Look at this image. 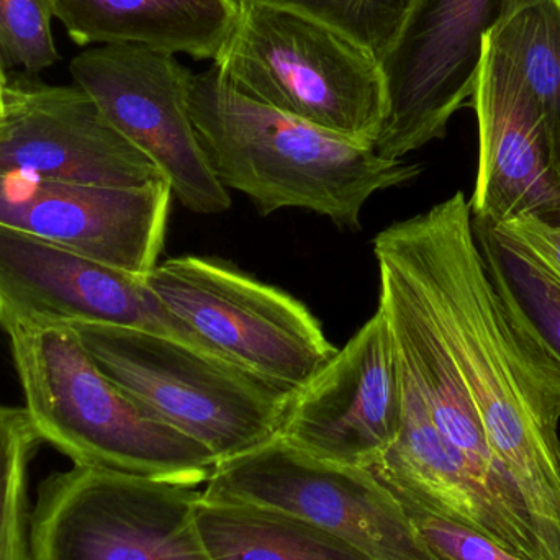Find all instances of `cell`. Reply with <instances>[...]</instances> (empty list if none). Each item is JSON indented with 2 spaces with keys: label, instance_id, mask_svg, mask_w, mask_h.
Segmentation results:
<instances>
[{
  "label": "cell",
  "instance_id": "cell-23",
  "mask_svg": "<svg viewBox=\"0 0 560 560\" xmlns=\"http://www.w3.org/2000/svg\"><path fill=\"white\" fill-rule=\"evenodd\" d=\"M322 23L384 61L407 19L411 0H249Z\"/></svg>",
  "mask_w": 560,
  "mask_h": 560
},
{
  "label": "cell",
  "instance_id": "cell-28",
  "mask_svg": "<svg viewBox=\"0 0 560 560\" xmlns=\"http://www.w3.org/2000/svg\"><path fill=\"white\" fill-rule=\"evenodd\" d=\"M3 118H5V110H0V127H2Z\"/></svg>",
  "mask_w": 560,
  "mask_h": 560
},
{
  "label": "cell",
  "instance_id": "cell-5",
  "mask_svg": "<svg viewBox=\"0 0 560 560\" xmlns=\"http://www.w3.org/2000/svg\"><path fill=\"white\" fill-rule=\"evenodd\" d=\"M69 328L108 378L207 447L217 464L279 436L293 392L166 336L108 325Z\"/></svg>",
  "mask_w": 560,
  "mask_h": 560
},
{
  "label": "cell",
  "instance_id": "cell-27",
  "mask_svg": "<svg viewBox=\"0 0 560 560\" xmlns=\"http://www.w3.org/2000/svg\"><path fill=\"white\" fill-rule=\"evenodd\" d=\"M10 79L7 75L5 66L0 61V110H5L7 92H9Z\"/></svg>",
  "mask_w": 560,
  "mask_h": 560
},
{
  "label": "cell",
  "instance_id": "cell-3",
  "mask_svg": "<svg viewBox=\"0 0 560 560\" xmlns=\"http://www.w3.org/2000/svg\"><path fill=\"white\" fill-rule=\"evenodd\" d=\"M42 443L74 466L179 486H206L217 467L207 447L171 428L101 371L69 326L7 332Z\"/></svg>",
  "mask_w": 560,
  "mask_h": 560
},
{
  "label": "cell",
  "instance_id": "cell-15",
  "mask_svg": "<svg viewBox=\"0 0 560 560\" xmlns=\"http://www.w3.org/2000/svg\"><path fill=\"white\" fill-rule=\"evenodd\" d=\"M470 105L479 124L472 217L493 225L536 217L560 226V173L541 110L515 66L487 39Z\"/></svg>",
  "mask_w": 560,
  "mask_h": 560
},
{
  "label": "cell",
  "instance_id": "cell-18",
  "mask_svg": "<svg viewBox=\"0 0 560 560\" xmlns=\"http://www.w3.org/2000/svg\"><path fill=\"white\" fill-rule=\"evenodd\" d=\"M79 46L140 45L215 61L240 16L238 0H55Z\"/></svg>",
  "mask_w": 560,
  "mask_h": 560
},
{
  "label": "cell",
  "instance_id": "cell-2",
  "mask_svg": "<svg viewBox=\"0 0 560 560\" xmlns=\"http://www.w3.org/2000/svg\"><path fill=\"white\" fill-rule=\"evenodd\" d=\"M190 117L203 153L226 190L245 194L261 215L302 209L342 232L362 229L374 194L405 186L423 167L388 161L303 124L240 92L215 66L192 75Z\"/></svg>",
  "mask_w": 560,
  "mask_h": 560
},
{
  "label": "cell",
  "instance_id": "cell-25",
  "mask_svg": "<svg viewBox=\"0 0 560 560\" xmlns=\"http://www.w3.org/2000/svg\"><path fill=\"white\" fill-rule=\"evenodd\" d=\"M397 499L418 536L438 560H525L467 526L434 515L405 497L397 495Z\"/></svg>",
  "mask_w": 560,
  "mask_h": 560
},
{
  "label": "cell",
  "instance_id": "cell-19",
  "mask_svg": "<svg viewBox=\"0 0 560 560\" xmlns=\"http://www.w3.org/2000/svg\"><path fill=\"white\" fill-rule=\"evenodd\" d=\"M196 526L210 560H369L303 520L246 503L200 495Z\"/></svg>",
  "mask_w": 560,
  "mask_h": 560
},
{
  "label": "cell",
  "instance_id": "cell-20",
  "mask_svg": "<svg viewBox=\"0 0 560 560\" xmlns=\"http://www.w3.org/2000/svg\"><path fill=\"white\" fill-rule=\"evenodd\" d=\"M486 39L515 66L539 105L560 173V0H503Z\"/></svg>",
  "mask_w": 560,
  "mask_h": 560
},
{
  "label": "cell",
  "instance_id": "cell-17",
  "mask_svg": "<svg viewBox=\"0 0 560 560\" xmlns=\"http://www.w3.org/2000/svg\"><path fill=\"white\" fill-rule=\"evenodd\" d=\"M401 421L390 450L368 467L392 492L467 526L525 560H555L535 526L502 505L440 433L401 369Z\"/></svg>",
  "mask_w": 560,
  "mask_h": 560
},
{
  "label": "cell",
  "instance_id": "cell-21",
  "mask_svg": "<svg viewBox=\"0 0 560 560\" xmlns=\"http://www.w3.org/2000/svg\"><path fill=\"white\" fill-rule=\"evenodd\" d=\"M474 236L487 271L512 296L560 359V282L532 253L487 220L472 217Z\"/></svg>",
  "mask_w": 560,
  "mask_h": 560
},
{
  "label": "cell",
  "instance_id": "cell-24",
  "mask_svg": "<svg viewBox=\"0 0 560 560\" xmlns=\"http://www.w3.org/2000/svg\"><path fill=\"white\" fill-rule=\"evenodd\" d=\"M55 0H0V61L5 69L45 71L58 62Z\"/></svg>",
  "mask_w": 560,
  "mask_h": 560
},
{
  "label": "cell",
  "instance_id": "cell-4",
  "mask_svg": "<svg viewBox=\"0 0 560 560\" xmlns=\"http://www.w3.org/2000/svg\"><path fill=\"white\" fill-rule=\"evenodd\" d=\"M238 2V22L213 66L248 97L326 133L374 148L388 114L382 62L306 16Z\"/></svg>",
  "mask_w": 560,
  "mask_h": 560
},
{
  "label": "cell",
  "instance_id": "cell-8",
  "mask_svg": "<svg viewBox=\"0 0 560 560\" xmlns=\"http://www.w3.org/2000/svg\"><path fill=\"white\" fill-rule=\"evenodd\" d=\"M202 495L295 516L369 560H438L371 470L319 459L280 436L217 464Z\"/></svg>",
  "mask_w": 560,
  "mask_h": 560
},
{
  "label": "cell",
  "instance_id": "cell-10",
  "mask_svg": "<svg viewBox=\"0 0 560 560\" xmlns=\"http://www.w3.org/2000/svg\"><path fill=\"white\" fill-rule=\"evenodd\" d=\"M503 0H411L382 61L388 114L374 151L401 161L443 140L451 118L472 104L483 43Z\"/></svg>",
  "mask_w": 560,
  "mask_h": 560
},
{
  "label": "cell",
  "instance_id": "cell-6",
  "mask_svg": "<svg viewBox=\"0 0 560 560\" xmlns=\"http://www.w3.org/2000/svg\"><path fill=\"white\" fill-rule=\"evenodd\" d=\"M147 283L220 358L283 390H300L338 351L305 303L232 262L179 256Z\"/></svg>",
  "mask_w": 560,
  "mask_h": 560
},
{
  "label": "cell",
  "instance_id": "cell-1",
  "mask_svg": "<svg viewBox=\"0 0 560 560\" xmlns=\"http://www.w3.org/2000/svg\"><path fill=\"white\" fill-rule=\"evenodd\" d=\"M372 246L417 283L492 453L560 560V359L487 271L466 194L392 223Z\"/></svg>",
  "mask_w": 560,
  "mask_h": 560
},
{
  "label": "cell",
  "instance_id": "cell-12",
  "mask_svg": "<svg viewBox=\"0 0 560 560\" xmlns=\"http://www.w3.org/2000/svg\"><path fill=\"white\" fill-rule=\"evenodd\" d=\"M401 421V371L381 308L293 392L279 436L303 453L371 467L395 443Z\"/></svg>",
  "mask_w": 560,
  "mask_h": 560
},
{
  "label": "cell",
  "instance_id": "cell-14",
  "mask_svg": "<svg viewBox=\"0 0 560 560\" xmlns=\"http://www.w3.org/2000/svg\"><path fill=\"white\" fill-rule=\"evenodd\" d=\"M0 176L102 187L163 179L78 85L13 79L0 127Z\"/></svg>",
  "mask_w": 560,
  "mask_h": 560
},
{
  "label": "cell",
  "instance_id": "cell-22",
  "mask_svg": "<svg viewBox=\"0 0 560 560\" xmlns=\"http://www.w3.org/2000/svg\"><path fill=\"white\" fill-rule=\"evenodd\" d=\"M39 444L25 408L0 405V560H33L28 467Z\"/></svg>",
  "mask_w": 560,
  "mask_h": 560
},
{
  "label": "cell",
  "instance_id": "cell-11",
  "mask_svg": "<svg viewBox=\"0 0 560 560\" xmlns=\"http://www.w3.org/2000/svg\"><path fill=\"white\" fill-rule=\"evenodd\" d=\"M75 325L140 329L220 358L166 308L147 278L0 225L3 331Z\"/></svg>",
  "mask_w": 560,
  "mask_h": 560
},
{
  "label": "cell",
  "instance_id": "cell-13",
  "mask_svg": "<svg viewBox=\"0 0 560 560\" xmlns=\"http://www.w3.org/2000/svg\"><path fill=\"white\" fill-rule=\"evenodd\" d=\"M171 199L164 179L102 187L0 176V225L147 278L164 248Z\"/></svg>",
  "mask_w": 560,
  "mask_h": 560
},
{
  "label": "cell",
  "instance_id": "cell-7",
  "mask_svg": "<svg viewBox=\"0 0 560 560\" xmlns=\"http://www.w3.org/2000/svg\"><path fill=\"white\" fill-rule=\"evenodd\" d=\"M202 490L72 466L43 480L33 560H210L196 526Z\"/></svg>",
  "mask_w": 560,
  "mask_h": 560
},
{
  "label": "cell",
  "instance_id": "cell-16",
  "mask_svg": "<svg viewBox=\"0 0 560 560\" xmlns=\"http://www.w3.org/2000/svg\"><path fill=\"white\" fill-rule=\"evenodd\" d=\"M372 248L381 278L378 308L387 319L401 369L423 398L434 427L459 451L477 480L513 515L533 525L522 497L492 453L417 283L390 253Z\"/></svg>",
  "mask_w": 560,
  "mask_h": 560
},
{
  "label": "cell",
  "instance_id": "cell-26",
  "mask_svg": "<svg viewBox=\"0 0 560 560\" xmlns=\"http://www.w3.org/2000/svg\"><path fill=\"white\" fill-rule=\"evenodd\" d=\"M493 226L532 253L560 282V226L536 217H518Z\"/></svg>",
  "mask_w": 560,
  "mask_h": 560
},
{
  "label": "cell",
  "instance_id": "cell-9",
  "mask_svg": "<svg viewBox=\"0 0 560 560\" xmlns=\"http://www.w3.org/2000/svg\"><path fill=\"white\" fill-rule=\"evenodd\" d=\"M75 85L108 124L160 170L177 202L197 215L232 207L203 153L190 117L194 72L176 55L140 45H101L69 65Z\"/></svg>",
  "mask_w": 560,
  "mask_h": 560
}]
</instances>
